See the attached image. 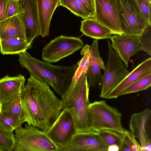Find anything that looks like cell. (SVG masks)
<instances>
[{
    "label": "cell",
    "instance_id": "obj_31",
    "mask_svg": "<svg viewBox=\"0 0 151 151\" xmlns=\"http://www.w3.org/2000/svg\"><path fill=\"white\" fill-rule=\"evenodd\" d=\"M20 0H7L6 19L22 13Z\"/></svg>",
    "mask_w": 151,
    "mask_h": 151
},
{
    "label": "cell",
    "instance_id": "obj_18",
    "mask_svg": "<svg viewBox=\"0 0 151 151\" xmlns=\"http://www.w3.org/2000/svg\"><path fill=\"white\" fill-rule=\"evenodd\" d=\"M39 20V35L44 37L49 35L53 14L60 6L59 0H36Z\"/></svg>",
    "mask_w": 151,
    "mask_h": 151
},
{
    "label": "cell",
    "instance_id": "obj_3",
    "mask_svg": "<svg viewBox=\"0 0 151 151\" xmlns=\"http://www.w3.org/2000/svg\"><path fill=\"white\" fill-rule=\"evenodd\" d=\"M89 87L87 73H84L74 85L68 89L61 97L62 109L68 111L72 116L76 132L93 131L90 127L88 114V107L90 103Z\"/></svg>",
    "mask_w": 151,
    "mask_h": 151
},
{
    "label": "cell",
    "instance_id": "obj_8",
    "mask_svg": "<svg viewBox=\"0 0 151 151\" xmlns=\"http://www.w3.org/2000/svg\"><path fill=\"white\" fill-rule=\"evenodd\" d=\"M83 47L82 40L79 37L61 35L44 46L42 50V59L50 63L57 62Z\"/></svg>",
    "mask_w": 151,
    "mask_h": 151
},
{
    "label": "cell",
    "instance_id": "obj_19",
    "mask_svg": "<svg viewBox=\"0 0 151 151\" xmlns=\"http://www.w3.org/2000/svg\"><path fill=\"white\" fill-rule=\"evenodd\" d=\"M18 38L26 40L20 14L0 22V40Z\"/></svg>",
    "mask_w": 151,
    "mask_h": 151
},
{
    "label": "cell",
    "instance_id": "obj_28",
    "mask_svg": "<svg viewBox=\"0 0 151 151\" xmlns=\"http://www.w3.org/2000/svg\"><path fill=\"white\" fill-rule=\"evenodd\" d=\"M103 140L108 145L116 144L119 146L123 134L109 130H103L97 132Z\"/></svg>",
    "mask_w": 151,
    "mask_h": 151
},
{
    "label": "cell",
    "instance_id": "obj_16",
    "mask_svg": "<svg viewBox=\"0 0 151 151\" xmlns=\"http://www.w3.org/2000/svg\"><path fill=\"white\" fill-rule=\"evenodd\" d=\"M105 65L100 56L98 49V42L95 40L90 48V55L87 72L88 83L89 87H95L102 83V75L101 70H104Z\"/></svg>",
    "mask_w": 151,
    "mask_h": 151
},
{
    "label": "cell",
    "instance_id": "obj_33",
    "mask_svg": "<svg viewBox=\"0 0 151 151\" xmlns=\"http://www.w3.org/2000/svg\"><path fill=\"white\" fill-rule=\"evenodd\" d=\"M91 18H93L95 10L94 0H77Z\"/></svg>",
    "mask_w": 151,
    "mask_h": 151
},
{
    "label": "cell",
    "instance_id": "obj_27",
    "mask_svg": "<svg viewBox=\"0 0 151 151\" xmlns=\"http://www.w3.org/2000/svg\"><path fill=\"white\" fill-rule=\"evenodd\" d=\"M151 85V74L139 80L129 86L121 94V96L145 90Z\"/></svg>",
    "mask_w": 151,
    "mask_h": 151
},
{
    "label": "cell",
    "instance_id": "obj_26",
    "mask_svg": "<svg viewBox=\"0 0 151 151\" xmlns=\"http://www.w3.org/2000/svg\"><path fill=\"white\" fill-rule=\"evenodd\" d=\"M59 4L60 6L66 8L74 14L83 19L91 18L77 0H59Z\"/></svg>",
    "mask_w": 151,
    "mask_h": 151
},
{
    "label": "cell",
    "instance_id": "obj_6",
    "mask_svg": "<svg viewBox=\"0 0 151 151\" xmlns=\"http://www.w3.org/2000/svg\"><path fill=\"white\" fill-rule=\"evenodd\" d=\"M123 35L139 36L150 24L136 0H117Z\"/></svg>",
    "mask_w": 151,
    "mask_h": 151
},
{
    "label": "cell",
    "instance_id": "obj_24",
    "mask_svg": "<svg viewBox=\"0 0 151 151\" xmlns=\"http://www.w3.org/2000/svg\"><path fill=\"white\" fill-rule=\"evenodd\" d=\"M13 132L6 128L0 123V151L14 150L15 138Z\"/></svg>",
    "mask_w": 151,
    "mask_h": 151
},
{
    "label": "cell",
    "instance_id": "obj_22",
    "mask_svg": "<svg viewBox=\"0 0 151 151\" xmlns=\"http://www.w3.org/2000/svg\"><path fill=\"white\" fill-rule=\"evenodd\" d=\"M21 96L19 95L2 104L1 113L9 115L24 123L26 119Z\"/></svg>",
    "mask_w": 151,
    "mask_h": 151
},
{
    "label": "cell",
    "instance_id": "obj_32",
    "mask_svg": "<svg viewBox=\"0 0 151 151\" xmlns=\"http://www.w3.org/2000/svg\"><path fill=\"white\" fill-rule=\"evenodd\" d=\"M147 21L151 24V5L150 0H136Z\"/></svg>",
    "mask_w": 151,
    "mask_h": 151
},
{
    "label": "cell",
    "instance_id": "obj_35",
    "mask_svg": "<svg viewBox=\"0 0 151 151\" xmlns=\"http://www.w3.org/2000/svg\"><path fill=\"white\" fill-rule=\"evenodd\" d=\"M119 150V147L116 144H112L108 145L107 151H118Z\"/></svg>",
    "mask_w": 151,
    "mask_h": 151
},
{
    "label": "cell",
    "instance_id": "obj_17",
    "mask_svg": "<svg viewBox=\"0 0 151 151\" xmlns=\"http://www.w3.org/2000/svg\"><path fill=\"white\" fill-rule=\"evenodd\" d=\"M25 79L20 74L11 77L8 75L0 79V102L3 104L22 95L25 87Z\"/></svg>",
    "mask_w": 151,
    "mask_h": 151
},
{
    "label": "cell",
    "instance_id": "obj_1",
    "mask_svg": "<svg viewBox=\"0 0 151 151\" xmlns=\"http://www.w3.org/2000/svg\"><path fill=\"white\" fill-rule=\"evenodd\" d=\"M26 122L46 132L63 109L61 99L49 86L31 76L21 96Z\"/></svg>",
    "mask_w": 151,
    "mask_h": 151
},
{
    "label": "cell",
    "instance_id": "obj_14",
    "mask_svg": "<svg viewBox=\"0 0 151 151\" xmlns=\"http://www.w3.org/2000/svg\"><path fill=\"white\" fill-rule=\"evenodd\" d=\"M109 39L111 42L112 48L127 68L131 57L141 50L139 36L114 35Z\"/></svg>",
    "mask_w": 151,
    "mask_h": 151
},
{
    "label": "cell",
    "instance_id": "obj_15",
    "mask_svg": "<svg viewBox=\"0 0 151 151\" xmlns=\"http://www.w3.org/2000/svg\"><path fill=\"white\" fill-rule=\"evenodd\" d=\"M151 74V58L145 60L132 71L104 97L107 99H115L121 96L126 89L137 81Z\"/></svg>",
    "mask_w": 151,
    "mask_h": 151
},
{
    "label": "cell",
    "instance_id": "obj_23",
    "mask_svg": "<svg viewBox=\"0 0 151 151\" xmlns=\"http://www.w3.org/2000/svg\"><path fill=\"white\" fill-rule=\"evenodd\" d=\"M90 46L86 44L82 48L80 53L83 55V57L77 63L78 66L72 78L68 89L71 88L74 85L83 73H87L90 55Z\"/></svg>",
    "mask_w": 151,
    "mask_h": 151
},
{
    "label": "cell",
    "instance_id": "obj_30",
    "mask_svg": "<svg viewBox=\"0 0 151 151\" xmlns=\"http://www.w3.org/2000/svg\"><path fill=\"white\" fill-rule=\"evenodd\" d=\"M0 123L7 129L14 131L22 127L24 122L9 115L1 113L0 114Z\"/></svg>",
    "mask_w": 151,
    "mask_h": 151
},
{
    "label": "cell",
    "instance_id": "obj_34",
    "mask_svg": "<svg viewBox=\"0 0 151 151\" xmlns=\"http://www.w3.org/2000/svg\"><path fill=\"white\" fill-rule=\"evenodd\" d=\"M7 2V0H0V22L6 19Z\"/></svg>",
    "mask_w": 151,
    "mask_h": 151
},
{
    "label": "cell",
    "instance_id": "obj_10",
    "mask_svg": "<svg viewBox=\"0 0 151 151\" xmlns=\"http://www.w3.org/2000/svg\"><path fill=\"white\" fill-rule=\"evenodd\" d=\"M94 19L109 29L113 34L123 35L117 0H94Z\"/></svg>",
    "mask_w": 151,
    "mask_h": 151
},
{
    "label": "cell",
    "instance_id": "obj_37",
    "mask_svg": "<svg viewBox=\"0 0 151 151\" xmlns=\"http://www.w3.org/2000/svg\"></svg>",
    "mask_w": 151,
    "mask_h": 151
},
{
    "label": "cell",
    "instance_id": "obj_13",
    "mask_svg": "<svg viewBox=\"0 0 151 151\" xmlns=\"http://www.w3.org/2000/svg\"><path fill=\"white\" fill-rule=\"evenodd\" d=\"M22 10L20 14L26 41L31 44L39 36V20L36 0H20Z\"/></svg>",
    "mask_w": 151,
    "mask_h": 151
},
{
    "label": "cell",
    "instance_id": "obj_25",
    "mask_svg": "<svg viewBox=\"0 0 151 151\" xmlns=\"http://www.w3.org/2000/svg\"><path fill=\"white\" fill-rule=\"evenodd\" d=\"M119 150L122 151H142L141 147L130 132L125 129Z\"/></svg>",
    "mask_w": 151,
    "mask_h": 151
},
{
    "label": "cell",
    "instance_id": "obj_2",
    "mask_svg": "<svg viewBox=\"0 0 151 151\" xmlns=\"http://www.w3.org/2000/svg\"><path fill=\"white\" fill-rule=\"evenodd\" d=\"M19 55L21 65L26 68L30 76L50 86L61 97L68 89L78 65H55L40 61L27 54L25 52Z\"/></svg>",
    "mask_w": 151,
    "mask_h": 151
},
{
    "label": "cell",
    "instance_id": "obj_36",
    "mask_svg": "<svg viewBox=\"0 0 151 151\" xmlns=\"http://www.w3.org/2000/svg\"><path fill=\"white\" fill-rule=\"evenodd\" d=\"M2 104H1V102H0V114L1 113V112H2V110H2Z\"/></svg>",
    "mask_w": 151,
    "mask_h": 151
},
{
    "label": "cell",
    "instance_id": "obj_7",
    "mask_svg": "<svg viewBox=\"0 0 151 151\" xmlns=\"http://www.w3.org/2000/svg\"><path fill=\"white\" fill-rule=\"evenodd\" d=\"M108 58L102 75V88L100 96L104 98L129 73L120 58L112 48L107 39Z\"/></svg>",
    "mask_w": 151,
    "mask_h": 151
},
{
    "label": "cell",
    "instance_id": "obj_12",
    "mask_svg": "<svg viewBox=\"0 0 151 151\" xmlns=\"http://www.w3.org/2000/svg\"><path fill=\"white\" fill-rule=\"evenodd\" d=\"M108 146L97 132H78L63 151H107Z\"/></svg>",
    "mask_w": 151,
    "mask_h": 151
},
{
    "label": "cell",
    "instance_id": "obj_4",
    "mask_svg": "<svg viewBox=\"0 0 151 151\" xmlns=\"http://www.w3.org/2000/svg\"><path fill=\"white\" fill-rule=\"evenodd\" d=\"M89 121L95 132L109 130L123 134L125 131L121 122L122 114L104 100L90 103L88 107Z\"/></svg>",
    "mask_w": 151,
    "mask_h": 151
},
{
    "label": "cell",
    "instance_id": "obj_9",
    "mask_svg": "<svg viewBox=\"0 0 151 151\" xmlns=\"http://www.w3.org/2000/svg\"><path fill=\"white\" fill-rule=\"evenodd\" d=\"M76 132L75 123L72 116L68 111L63 109L46 133L57 147L58 151H63Z\"/></svg>",
    "mask_w": 151,
    "mask_h": 151
},
{
    "label": "cell",
    "instance_id": "obj_29",
    "mask_svg": "<svg viewBox=\"0 0 151 151\" xmlns=\"http://www.w3.org/2000/svg\"><path fill=\"white\" fill-rule=\"evenodd\" d=\"M142 51L151 55V24H149L139 36Z\"/></svg>",
    "mask_w": 151,
    "mask_h": 151
},
{
    "label": "cell",
    "instance_id": "obj_11",
    "mask_svg": "<svg viewBox=\"0 0 151 151\" xmlns=\"http://www.w3.org/2000/svg\"><path fill=\"white\" fill-rule=\"evenodd\" d=\"M130 132L140 145L142 151H151V111L146 109L133 114L129 124Z\"/></svg>",
    "mask_w": 151,
    "mask_h": 151
},
{
    "label": "cell",
    "instance_id": "obj_20",
    "mask_svg": "<svg viewBox=\"0 0 151 151\" xmlns=\"http://www.w3.org/2000/svg\"><path fill=\"white\" fill-rule=\"evenodd\" d=\"M80 30L86 36L97 40L109 39L113 35L109 29L91 18L81 21Z\"/></svg>",
    "mask_w": 151,
    "mask_h": 151
},
{
    "label": "cell",
    "instance_id": "obj_5",
    "mask_svg": "<svg viewBox=\"0 0 151 151\" xmlns=\"http://www.w3.org/2000/svg\"><path fill=\"white\" fill-rule=\"evenodd\" d=\"M15 151H58L46 132L27 123L15 129Z\"/></svg>",
    "mask_w": 151,
    "mask_h": 151
},
{
    "label": "cell",
    "instance_id": "obj_21",
    "mask_svg": "<svg viewBox=\"0 0 151 151\" xmlns=\"http://www.w3.org/2000/svg\"><path fill=\"white\" fill-rule=\"evenodd\" d=\"M31 44L18 38L0 40V52L3 55L19 54L30 48Z\"/></svg>",
    "mask_w": 151,
    "mask_h": 151
}]
</instances>
